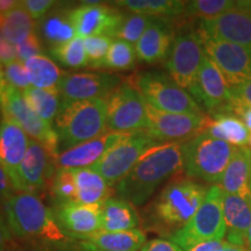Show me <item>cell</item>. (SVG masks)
I'll use <instances>...</instances> for the list:
<instances>
[{"label":"cell","instance_id":"cell-5","mask_svg":"<svg viewBox=\"0 0 251 251\" xmlns=\"http://www.w3.org/2000/svg\"><path fill=\"white\" fill-rule=\"evenodd\" d=\"M207 188L190 179L174 180L153 203V214L163 226L179 230L187 225L205 199ZM174 231V233H175Z\"/></svg>","mask_w":251,"mask_h":251},{"label":"cell","instance_id":"cell-46","mask_svg":"<svg viewBox=\"0 0 251 251\" xmlns=\"http://www.w3.org/2000/svg\"><path fill=\"white\" fill-rule=\"evenodd\" d=\"M12 231L9 229L4 208H0V251H7L12 242Z\"/></svg>","mask_w":251,"mask_h":251},{"label":"cell","instance_id":"cell-40","mask_svg":"<svg viewBox=\"0 0 251 251\" xmlns=\"http://www.w3.org/2000/svg\"><path fill=\"white\" fill-rule=\"evenodd\" d=\"M5 79L9 86L14 87L19 91L29 89L31 86L29 77H28L26 67L21 61H14L9 64L4 65Z\"/></svg>","mask_w":251,"mask_h":251},{"label":"cell","instance_id":"cell-9","mask_svg":"<svg viewBox=\"0 0 251 251\" xmlns=\"http://www.w3.org/2000/svg\"><path fill=\"white\" fill-rule=\"evenodd\" d=\"M157 143L159 142L153 140L147 130L131 131L91 168L101 175L109 186H114L129 174L141 157Z\"/></svg>","mask_w":251,"mask_h":251},{"label":"cell","instance_id":"cell-31","mask_svg":"<svg viewBox=\"0 0 251 251\" xmlns=\"http://www.w3.org/2000/svg\"><path fill=\"white\" fill-rule=\"evenodd\" d=\"M0 25L4 37L11 45L17 46L34 33V20L27 11L21 6L17 7L0 17Z\"/></svg>","mask_w":251,"mask_h":251},{"label":"cell","instance_id":"cell-33","mask_svg":"<svg viewBox=\"0 0 251 251\" xmlns=\"http://www.w3.org/2000/svg\"><path fill=\"white\" fill-rule=\"evenodd\" d=\"M42 36L51 47L69 42L77 36L69 13H50L41 25Z\"/></svg>","mask_w":251,"mask_h":251},{"label":"cell","instance_id":"cell-52","mask_svg":"<svg viewBox=\"0 0 251 251\" xmlns=\"http://www.w3.org/2000/svg\"><path fill=\"white\" fill-rule=\"evenodd\" d=\"M225 251H249L247 247H241V246H235V244L229 243L227 249Z\"/></svg>","mask_w":251,"mask_h":251},{"label":"cell","instance_id":"cell-21","mask_svg":"<svg viewBox=\"0 0 251 251\" xmlns=\"http://www.w3.org/2000/svg\"><path fill=\"white\" fill-rule=\"evenodd\" d=\"M174 40V30L166 19L155 18L135 45L137 58L147 64L166 61Z\"/></svg>","mask_w":251,"mask_h":251},{"label":"cell","instance_id":"cell-13","mask_svg":"<svg viewBox=\"0 0 251 251\" xmlns=\"http://www.w3.org/2000/svg\"><path fill=\"white\" fill-rule=\"evenodd\" d=\"M150 136L159 143L183 142L206 130L209 119L203 114L166 113L147 105Z\"/></svg>","mask_w":251,"mask_h":251},{"label":"cell","instance_id":"cell-1","mask_svg":"<svg viewBox=\"0 0 251 251\" xmlns=\"http://www.w3.org/2000/svg\"><path fill=\"white\" fill-rule=\"evenodd\" d=\"M184 143H157L117 184L119 198L131 205H143L162 183L184 170Z\"/></svg>","mask_w":251,"mask_h":251},{"label":"cell","instance_id":"cell-57","mask_svg":"<svg viewBox=\"0 0 251 251\" xmlns=\"http://www.w3.org/2000/svg\"><path fill=\"white\" fill-rule=\"evenodd\" d=\"M250 190H251V181H250Z\"/></svg>","mask_w":251,"mask_h":251},{"label":"cell","instance_id":"cell-54","mask_svg":"<svg viewBox=\"0 0 251 251\" xmlns=\"http://www.w3.org/2000/svg\"><path fill=\"white\" fill-rule=\"evenodd\" d=\"M247 248L248 250L251 251V227L249 230H248V234H247Z\"/></svg>","mask_w":251,"mask_h":251},{"label":"cell","instance_id":"cell-27","mask_svg":"<svg viewBox=\"0 0 251 251\" xmlns=\"http://www.w3.org/2000/svg\"><path fill=\"white\" fill-rule=\"evenodd\" d=\"M209 119L206 133L212 137L222 140L234 147H246L249 141L250 131L240 118L227 112L216 113Z\"/></svg>","mask_w":251,"mask_h":251},{"label":"cell","instance_id":"cell-24","mask_svg":"<svg viewBox=\"0 0 251 251\" xmlns=\"http://www.w3.org/2000/svg\"><path fill=\"white\" fill-rule=\"evenodd\" d=\"M251 149L236 147L219 186L226 193L236 194L251 201Z\"/></svg>","mask_w":251,"mask_h":251},{"label":"cell","instance_id":"cell-3","mask_svg":"<svg viewBox=\"0 0 251 251\" xmlns=\"http://www.w3.org/2000/svg\"><path fill=\"white\" fill-rule=\"evenodd\" d=\"M54 122L61 153L108 131L106 100H63Z\"/></svg>","mask_w":251,"mask_h":251},{"label":"cell","instance_id":"cell-45","mask_svg":"<svg viewBox=\"0 0 251 251\" xmlns=\"http://www.w3.org/2000/svg\"><path fill=\"white\" fill-rule=\"evenodd\" d=\"M140 251H184L171 240L166 238H153L147 241Z\"/></svg>","mask_w":251,"mask_h":251},{"label":"cell","instance_id":"cell-53","mask_svg":"<svg viewBox=\"0 0 251 251\" xmlns=\"http://www.w3.org/2000/svg\"><path fill=\"white\" fill-rule=\"evenodd\" d=\"M237 7L247 9L251 12V0H244V1H237Z\"/></svg>","mask_w":251,"mask_h":251},{"label":"cell","instance_id":"cell-14","mask_svg":"<svg viewBox=\"0 0 251 251\" xmlns=\"http://www.w3.org/2000/svg\"><path fill=\"white\" fill-rule=\"evenodd\" d=\"M57 157L37 141L30 139L29 147L13 181L17 192L36 194L54 179Z\"/></svg>","mask_w":251,"mask_h":251},{"label":"cell","instance_id":"cell-35","mask_svg":"<svg viewBox=\"0 0 251 251\" xmlns=\"http://www.w3.org/2000/svg\"><path fill=\"white\" fill-rule=\"evenodd\" d=\"M136 57V50L133 45L126 41L114 39L100 68L118 71L131 70L135 68Z\"/></svg>","mask_w":251,"mask_h":251},{"label":"cell","instance_id":"cell-19","mask_svg":"<svg viewBox=\"0 0 251 251\" xmlns=\"http://www.w3.org/2000/svg\"><path fill=\"white\" fill-rule=\"evenodd\" d=\"M100 207L101 205L59 203L52 212L59 228L69 238L85 241L100 230Z\"/></svg>","mask_w":251,"mask_h":251},{"label":"cell","instance_id":"cell-7","mask_svg":"<svg viewBox=\"0 0 251 251\" xmlns=\"http://www.w3.org/2000/svg\"><path fill=\"white\" fill-rule=\"evenodd\" d=\"M135 85L147 105L166 113L203 114L186 90L178 85L169 75L159 71H147L139 75Z\"/></svg>","mask_w":251,"mask_h":251},{"label":"cell","instance_id":"cell-56","mask_svg":"<svg viewBox=\"0 0 251 251\" xmlns=\"http://www.w3.org/2000/svg\"><path fill=\"white\" fill-rule=\"evenodd\" d=\"M248 144H249L250 149H251V133H250V136H249V141H248Z\"/></svg>","mask_w":251,"mask_h":251},{"label":"cell","instance_id":"cell-8","mask_svg":"<svg viewBox=\"0 0 251 251\" xmlns=\"http://www.w3.org/2000/svg\"><path fill=\"white\" fill-rule=\"evenodd\" d=\"M105 100L109 131L131 133L149 128L147 102L133 83H121Z\"/></svg>","mask_w":251,"mask_h":251},{"label":"cell","instance_id":"cell-18","mask_svg":"<svg viewBox=\"0 0 251 251\" xmlns=\"http://www.w3.org/2000/svg\"><path fill=\"white\" fill-rule=\"evenodd\" d=\"M100 4L101 2L93 5L81 2L80 6L69 12L77 36L83 39L98 35L114 36L125 15L109 6Z\"/></svg>","mask_w":251,"mask_h":251},{"label":"cell","instance_id":"cell-29","mask_svg":"<svg viewBox=\"0 0 251 251\" xmlns=\"http://www.w3.org/2000/svg\"><path fill=\"white\" fill-rule=\"evenodd\" d=\"M31 86L37 89L57 90L59 81L65 75L57 64L46 55L34 56L24 63Z\"/></svg>","mask_w":251,"mask_h":251},{"label":"cell","instance_id":"cell-2","mask_svg":"<svg viewBox=\"0 0 251 251\" xmlns=\"http://www.w3.org/2000/svg\"><path fill=\"white\" fill-rule=\"evenodd\" d=\"M12 234L24 240H34L63 246L70 241L56 221L54 212L36 194L17 192L4 205Z\"/></svg>","mask_w":251,"mask_h":251},{"label":"cell","instance_id":"cell-28","mask_svg":"<svg viewBox=\"0 0 251 251\" xmlns=\"http://www.w3.org/2000/svg\"><path fill=\"white\" fill-rule=\"evenodd\" d=\"M85 241L106 251H140L147 242V236L141 229L125 231L99 230Z\"/></svg>","mask_w":251,"mask_h":251},{"label":"cell","instance_id":"cell-12","mask_svg":"<svg viewBox=\"0 0 251 251\" xmlns=\"http://www.w3.org/2000/svg\"><path fill=\"white\" fill-rule=\"evenodd\" d=\"M187 92L202 111L212 115L227 112L233 103L230 87L224 74L207 54L196 81Z\"/></svg>","mask_w":251,"mask_h":251},{"label":"cell","instance_id":"cell-41","mask_svg":"<svg viewBox=\"0 0 251 251\" xmlns=\"http://www.w3.org/2000/svg\"><path fill=\"white\" fill-rule=\"evenodd\" d=\"M15 49H17L18 59L23 63L28 61L31 57H34V56L43 55L42 45H41L39 36L35 33L30 34L26 40L15 46Z\"/></svg>","mask_w":251,"mask_h":251},{"label":"cell","instance_id":"cell-47","mask_svg":"<svg viewBox=\"0 0 251 251\" xmlns=\"http://www.w3.org/2000/svg\"><path fill=\"white\" fill-rule=\"evenodd\" d=\"M229 242L225 240H211L203 241L190 247L185 251H225L227 249Z\"/></svg>","mask_w":251,"mask_h":251},{"label":"cell","instance_id":"cell-4","mask_svg":"<svg viewBox=\"0 0 251 251\" xmlns=\"http://www.w3.org/2000/svg\"><path fill=\"white\" fill-rule=\"evenodd\" d=\"M236 147L206 131L184 143V171L187 177L219 184Z\"/></svg>","mask_w":251,"mask_h":251},{"label":"cell","instance_id":"cell-10","mask_svg":"<svg viewBox=\"0 0 251 251\" xmlns=\"http://www.w3.org/2000/svg\"><path fill=\"white\" fill-rule=\"evenodd\" d=\"M205 56L199 31H181L175 36L170 54L165 61L169 76L188 91L197 79Z\"/></svg>","mask_w":251,"mask_h":251},{"label":"cell","instance_id":"cell-25","mask_svg":"<svg viewBox=\"0 0 251 251\" xmlns=\"http://www.w3.org/2000/svg\"><path fill=\"white\" fill-rule=\"evenodd\" d=\"M140 218L134 206L121 198H108L100 207V230L125 231L137 229Z\"/></svg>","mask_w":251,"mask_h":251},{"label":"cell","instance_id":"cell-42","mask_svg":"<svg viewBox=\"0 0 251 251\" xmlns=\"http://www.w3.org/2000/svg\"><path fill=\"white\" fill-rule=\"evenodd\" d=\"M20 2L33 20L46 17L56 4V1L52 0H21Z\"/></svg>","mask_w":251,"mask_h":251},{"label":"cell","instance_id":"cell-44","mask_svg":"<svg viewBox=\"0 0 251 251\" xmlns=\"http://www.w3.org/2000/svg\"><path fill=\"white\" fill-rule=\"evenodd\" d=\"M14 193H17V191H15L11 178L5 171V169L0 165V208H4L5 202Z\"/></svg>","mask_w":251,"mask_h":251},{"label":"cell","instance_id":"cell-50","mask_svg":"<svg viewBox=\"0 0 251 251\" xmlns=\"http://www.w3.org/2000/svg\"><path fill=\"white\" fill-rule=\"evenodd\" d=\"M7 81L5 79V74H4V68H2V63L0 62V105H1L2 100H4L6 90H7Z\"/></svg>","mask_w":251,"mask_h":251},{"label":"cell","instance_id":"cell-43","mask_svg":"<svg viewBox=\"0 0 251 251\" xmlns=\"http://www.w3.org/2000/svg\"><path fill=\"white\" fill-rule=\"evenodd\" d=\"M230 93L233 97V103L235 105L251 107V80L230 86Z\"/></svg>","mask_w":251,"mask_h":251},{"label":"cell","instance_id":"cell-26","mask_svg":"<svg viewBox=\"0 0 251 251\" xmlns=\"http://www.w3.org/2000/svg\"><path fill=\"white\" fill-rule=\"evenodd\" d=\"M77 186V202L81 205H102L112 194V186L92 168L74 169Z\"/></svg>","mask_w":251,"mask_h":251},{"label":"cell","instance_id":"cell-16","mask_svg":"<svg viewBox=\"0 0 251 251\" xmlns=\"http://www.w3.org/2000/svg\"><path fill=\"white\" fill-rule=\"evenodd\" d=\"M200 36L206 54L224 74L229 87L251 80V48Z\"/></svg>","mask_w":251,"mask_h":251},{"label":"cell","instance_id":"cell-39","mask_svg":"<svg viewBox=\"0 0 251 251\" xmlns=\"http://www.w3.org/2000/svg\"><path fill=\"white\" fill-rule=\"evenodd\" d=\"M113 40H114L113 37L107 35L90 36L84 39V46L91 68L100 69L101 63L111 48Z\"/></svg>","mask_w":251,"mask_h":251},{"label":"cell","instance_id":"cell-55","mask_svg":"<svg viewBox=\"0 0 251 251\" xmlns=\"http://www.w3.org/2000/svg\"><path fill=\"white\" fill-rule=\"evenodd\" d=\"M4 120V114H2V109H1V106H0V124H1V121Z\"/></svg>","mask_w":251,"mask_h":251},{"label":"cell","instance_id":"cell-32","mask_svg":"<svg viewBox=\"0 0 251 251\" xmlns=\"http://www.w3.org/2000/svg\"><path fill=\"white\" fill-rule=\"evenodd\" d=\"M23 94L28 106L42 120L50 125L52 121H55L56 115L62 106L61 98H59L61 94L57 90L37 89V87L30 86L29 89L25 90Z\"/></svg>","mask_w":251,"mask_h":251},{"label":"cell","instance_id":"cell-17","mask_svg":"<svg viewBox=\"0 0 251 251\" xmlns=\"http://www.w3.org/2000/svg\"><path fill=\"white\" fill-rule=\"evenodd\" d=\"M200 35L251 48V12L235 7L211 19L200 20Z\"/></svg>","mask_w":251,"mask_h":251},{"label":"cell","instance_id":"cell-48","mask_svg":"<svg viewBox=\"0 0 251 251\" xmlns=\"http://www.w3.org/2000/svg\"><path fill=\"white\" fill-rule=\"evenodd\" d=\"M227 113H231V114H235L236 117L240 118L243 121V124L246 125L248 130L251 133V107H249V106L231 103V106L229 107Z\"/></svg>","mask_w":251,"mask_h":251},{"label":"cell","instance_id":"cell-51","mask_svg":"<svg viewBox=\"0 0 251 251\" xmlns=\"http://www.w3.org/2000/svg\"><path fill=\"white\" fill-rule=\"evenodd\" d=\"M74 251H106V250L100 249V248L93 246L92 243L86 242V241H80V242L75 247Z\"/></svg>","mask_w":251,"mask_h":251},{"label":"cell","instance_id":"cell-11","mask_svg":"<svg viewBox=\"0 0 251 251\" xmlns=\"http://www.w3.org/2000/svg\"><path fill=\"white\" fill-rule=\"evenodd\" d=\"M4 119L14 122L24 129L30 139L37 141L52 155L58 156V136L51 125L42 120L31 109L21 91L12 86H7L4 100L1 102Z\"/></svg>","mask_w":251,"mask_h":251},{"label":"cell","instance_id":"cell-15","mask_svg":"<svg viewBox=\"0 0 251 251\" xmlns=\"http://www.w3.org/2000/svg\"><path fill=\"white\" fill-rule=\"evenodd\" d=\"M121 83L120 77L106 72H65L57 91L68 101L106 99Z\"/></svg>","mask_w":251,"mask_h":251},{"label":"cell","instance_id":"cell-49","mask_svg":"<svg viewBox=\"0 0 251 251\" xmlns=\"http://www.w3.org/2000/svg\"><path fill=\"white\" fill-rule=\"evenodd\" d=\"M19 4H20V1H18V0H0V17L12 11Z\"/></svg>","mask_w":251,"mask_h":251},{"label":"cell","instance_id":"cell-20","mask_svg":"<svg viewBox=\"0 0 251 251\" xmlns=\"http://www.w3.org/2000/svg\"><path fill=\"white\" fill-rule=\"evenodd\" d=\"M128 135L129 133H115L108 130L87 142L78 144L74 148L59 153L57 168H91Z\"/></svg>","mask_w":251,"mask_h":251},{"label":"cell","instance_id":"cell-30","mask_svg":"<svg viewBox=\"0 0 251 251\" xmlns=\"http://www.w3.org/2000/svg\"><path fill=\"white\" fill-rule=\"evenodd\" d=\"M119 7H124L130 13H140L151 18L166 19L184 14L186 1L180 0H119L114 1Z\"/></svg>","mask_w":251,"mask_h":251},{"label":"cell","instance_id":"cell-6","mask_svg":"<svg viewBox=\"0 0 251 251\" xmlns=\"http://www.w3.org/2000/svg\"><path fill=\"white\" fill-rule=\"evenodd\" d=\"M227 234L222 190L219 185H213L207 190L201 206L187 225L171 234L170 240L184 251L203 241L224 240Z\"/></svg>","mask_w":251,"mask_h":251},{"label":"cell","instance_id":"cell-38","mask_svg":"<svg viewBox=\"0 0 251 251\" xmlns=\"http://www.w3.org/2000/svg\"><path fill=\"white\" fill-rule=\"evenodd\" d=\"M155 18L149 17L146 14L130 13L129 15H125L124 21L115 31L113 39H119L130 45H136L137 41L141 39L143 33L146 31L149 25L152 23Z\"/></svg>","mask_w":251,"mask_h":251},{"label":"cell","instance_id":"cell-34","mask_svg":"<svg viewBox=\"0 0 251 251\" xmlns=\"http://www.w3.org/2000/svg\"><path fill=\"white\" fill-rule=\"evenodd\" d=\"M49 52L55 61L65 68L79 69L89 65L84 39L80 36H76L63 45L51 47Z\"/></svg>","mask_w":251,"mask_h":251},{"label":"cell","instance_id":"cell-23","mask_svg":"<svg viewBox=\"0 0 251 251\" xmlns=\"http://www.w3.org/2000/svg\"><path fill=\"white\" fill-rule=\"evenodd\" d=\"M222 205L227 241L235 246L247 247V234L251 227V201L222 191Z\"/></svg>","mask_w":251,"mask_h":251},{"label":"cell","instance_id":"cell-22","mask_svg":"<svg viewBox=\"0 0 251 251\" xmlns=\"http://www.w3.org/2000/svg\"><path fill=\"white\" fill-rule=\"evenodd\" d=\"M30 137L14 122L4 119L0 124V165L12 183L29 147Z\"/></svg>","mask_w":251,"mask_h":251},{"label":"cell","instance_id":"cell-36","mask_svg":"<svg viewBox=\"0 0 251 251\" xmlns=\"http://www.w3.org/2000/svg\"><path fill=\"white\" fill-rule=\"evenodd\" d=\"M56 205L77 202V186L74 169L57 168L51 183Z\"/></svg>","mask_w":251,"mask_h":251},{"label":"cell","instance_id":"cell-37","mask_svg":"<svg viewBox=\"0 0 251 251\" xmlns=\"http://www.w3.org/2000/svg\"><path fill=\"white\" fill-rule=\"evenodd\" d=\"M237 6L233 0H192L186 1L184 14L188 17L211 19L231 11Z\"/></svg>","mask_w":251,"mask_h":251}]
</instances>
